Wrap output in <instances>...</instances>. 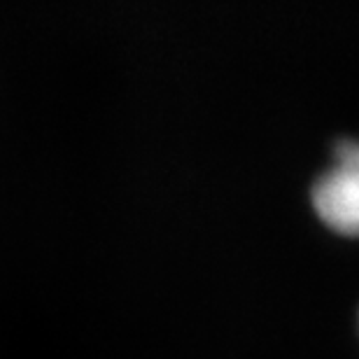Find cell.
I'll list each match as a JSON object with an SVG mask.
<instances>
[{
    "mask_svg": "<svg viewBox=\"0 0 359 359\" xmlns=\"http://www.w3.org/2000/svg\"><path fill=\"white\" fill-rule=\"evenodd\" d=\"M313 208L332 231L359 238V140H341L311 189Z\"/></svg>",
    "mask_w": 359,
    "mask_h": 359,
    "instance_id": "cell-1",
    "label": "cell"
}]
</instances>
